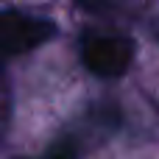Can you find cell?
<instances>
[{
    "label": "cell",
    "mask_w": 159,
    "mask_h": 159,
    "mask_svg": "<svg viewBox=\"0 0 159 159\" xmlns=\"http://www.w3.org/2000/svg\"><path fill=\"white\" fill-rule=\"evenodd\" d=\"M78 3H84V6H95V3H101V0H78Z\"/></svg>",
    "instance_id": "obj_4"
},
{
    "label": "cell",
    "mask_w": 159,
    "mask_h": 159,
    "mask_svg": "<svg viewBox=\"0 0 159 159\" xmlns=\"http://www.w3.org/2000/svg\"><path fill=\"white\" fill-rule=\"evenodd\" d=\"M81 61L92 75L117 78L134 61V42L120 34H92L81 42Z\"/></svg>",
    "instance_id": "obj_1"
},
{
    "label": "cell",
    "mask_w": 159,
    "mask_h": 159,
    "mask_svg": "<svg viewBox=\"0 0 159 159\" xmlns=\"http://www.w3.org/2000/svg\"><path fill=\"white\" fill-rule=\"evenodd\" d=\"M56 25L48 17H36L28 11L6 8L0 11V50L3 53H28L39 45L50 42Z\"/></svg>",
    "instance_id": "obj_2"
},
{
    "label": "cell",
    "mask_w": 159,
    "mask_h": 159,
    "mask_svg": "<svg viewBox=\"0 0 159 159\" xmlns=\"http://www.w3.org/2000/svg\"><path fill=\"white\" fill-rule=\"evenodd\" d=\"M36 159H75V145H73L70 140H61V143H56L45 157H36Z\"/></svg>",
    "instance_id": "obj_3"
}]
</instances>
